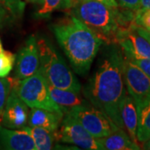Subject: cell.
I'll return each instance as SVG.
<instances>
[{
    "label": "cell",
    "instance_id": "6da1fadb",
    "mask_svg": "<svg viewBox=\"0 0 150 150\" xmlns=\"http://www.w3.org/2000/svg\"><path fill=\"white\" fill-rule=\"evenodd\" d=\"M103 54L83 94L93 106L106 113L119 129H124L119 111L127 93L123 79L124 55L116 43L107 44Z\"/></svg>",
    "mask_w": 150,
    "mask_h": 150
},
{
    "label": "cell",
    "instance_id": "7a4b0ae2",
    "mask_svg": "<svg viewBox=\"0 0 150 150\" xmlns=\"http://www.w3.org/2000/svg\"><path fill=\"white\" fill-rule=\"evenodd\" d=\"M75 73L86 74L103 44V40L73 14L50 26Z\"/></svg>",
    "mask_w": 150,
    "mask_h": 150
},
{
    "label": "cell",
    "instance_id": "3957f363",
    "mask_svg": "<svg viewBox=\"0 0 150 150\" xmlns=\"http://www.w3.org/2000/svg\"><path fill=\"white\" fill-rule=\"evenodd\" d=\"M69 13L90 28L106 44L116 43L117 33L123 28L120 7H109L96 0H74Z\"/></svg>",
    "mask_w": 150,
    "mask_h": 150
},
{
    "label": "cell",
    "instance_id": "277c9868",
    "mask_svg": "<svg viewBox=\"0 0 150 150\" xmlns=\"http://www.w3.org/2000/svg\"><path fill=\"white\" fill-rule=\"evenodd\" d=\"M39 52L38 71L48 84L61 89L80 93L81 84L53 44L47 39H37Z\"/></svg>",
    "mask_w": 150,
    "mask_h": 150
},
{
    "label": "cell",
    "instance_id": "5b68a950",
    "mask_svg": "<svg viewBox=\"0 0 150 150\" xmlns=\"http://www.w3.org/2000/svg\"><path fill=\"white\" fill-rule=\"evenodd\" d=\"M14 88L18 95L28 108H42L64 116L50 95L48 81L38 69L31 76L19 80Z\"/></svg>",
    "mask_w": 150,
    "mask_h": 150
},
{
    "label": "cell",
    "instance_id": "8992f818",
    "mask_svg": "<svg viewBox=\"0 0 150 150\" xmlns=\"http://www.w3.org/2000/svg\"><path fill=\"white\" fill-rule=\"evenodd\" d=\"M67 113L72 115L95 139L106 137L119 129L106 113L91 103L77 106Z\"/></svg>",
    "mask_w": 150,
    "mask_h": 150
},
{
    "label": "cell",
    "instance_id": "52a82bcc",
    "mask_svg": "<svg viewBox=\"0 0 150 150\" xmlns=\"http://www.w3.org/2000/svg\"><path fill=\"white\" fill-rule=\"evenodd\" d=\"M55 141L74 144L87 150H103L101 144L69 113H66L61 125L53 133Z\"/></svg>",
    "mask_w": 150,
    "mask_h": 150
},
{
    "label": "cell",
    "instance_id": "ba28073f",
    "mask_svg": "<svg viewBox=\"0 0 150 150\" xmlns=\"http://www.w3.org/2000/svg\"><path fill=\"white\" fill-rule=\"evenodd\" d=\"M116 44L128 59H150V42L139 33L134 23L118 31Z\"/></svg>",
    "mask_w": 150,
    "mask_h": 150
},
{
    "label": "cell",
    "instance_id": "9c48e42d",
    "mask_svg": "<svg viewBox=\"0 0 150 150\" xmlns=\"http://www.w3.org/2000/svg\"><path fill=\"white\" fill-rule=\"evenodd\" d=\"M29 111L28 105L17 93L14 87H12L3 110L2 126L11 129H22L28 123Z\"/></svg>",
    "mask_w": 150,
    "mask_h": 150
},
{
    "label": "cell",
    "instance_id": "30bf717a",
    "mask_svg": "<svg viewBox=\"0 0 150 150\" xmlns=\"http://www.w3.org/2000/svg\"><path fill=\"white\" fill-rule=\"evenodd\" d=\"M123 79L127 93L133 98L135 103L150 95V78L125 57L123 61Z\"/></svg>",
    "mask_w": 150,
    "mask_h": 150
},
{
    "label": "cell",
    "instance_id": "8fae6325",
    "mask_svg": "<svg viewBox=\"0 0 150 150\" xmlns=\"http://www.w3.org/2000/svg\"><path fill=\"white\" fill-rule=\"evenodd\" d=\"M17 79L23 80L37 72L39 67V52L37 38L31 35L19 50L15 59Z\"/></svg>",
    "mask_w": 150,
    "mask_h": 150
},
{
    "label": "cell",
    "instance_id": "7c38bea8",
    "mask_svg": "<svg viewBox=\"0 0 150 150\" xmlns=\"http://www.w3.org/2000/svg\"><path fill=\"white\" fill-rule=\"evenodd\" d=\"M0 144L8 150H37L32 137L23 129H11L0 125Z\"/></svg>",
    "mask_w": 150,
    "mask_h": 150
},
{
    "label": "cell",
    "instance_id": "4fadbf2b",
    "mask_svg": "<svg viewBox=\"0 0 150 150\" xmlns=\"http://www.w3.org/2000/svg\"><path fill=\"white\" fill-rule=\"evenodd\" d=\"M50 95L52 97L54 103L60 108L64 114L69 112L74 108L81 105L90 104L88 99H84L81 96L79 93L61 89L49 84Z\"/></svg>",
    "mask_w": 150,
    "mask_h": 150
},
{
    "label": "cell",
    "instance_id": "5bb4252c",
    "mask_svg": "<svg viewBox=\"0 0 150 150\" xmlns=\"http://www.w3.org/2000/svg\"><path fill=\"white\" fill-rule=\"evenodd\" d=\"M120 116L124 129L131 138V139L138 144L137 140V126H138V113L136 103L133 98L127 93L123 97L119 107Z\"/></svg>",
    "mask_w": 150,
    "mask_h": 150
},
{
    "label": "cell",
    "instance_id": "9a60e30c",
    "mask_svg": "<svg viewBox=\"0 0 150 150\" xmlns=\"http://www.w3.org/2000/svg\"><path fill=\"white\" fill-rule=\"evenodd\" d=\"M63 118L64 116L57 112L33 108L29 111L28 124L31 127H41L54 133L61 125Z\"/></svg>",
    "mask_w": 150,
    "mask_h": 150
},
{
    "label": "cell",
    "instance_id": "2e32d148",
    "mask_svg": "<svg viewBox=\"0 0 150 150\" xmlns=\"http://www.w3.org/2000/svg\"><path fill=\"white\" fill-rule=\"evenodd\" d=\"M103 150H139V144L131 139L124 129H118L115 132L103 137L97 139Z\"/></svg>",
    "mask_w": 150,
    "mask_h": 150
},
{
    "label": "cell",
    "instance_id": "e0dca14e",
    "mask_svg": "<svg viewBox=\"0 0 150 150\" xmlns=\"http://www.w3.org/2000/svg\"><path fill=\"white\" fill-rule=\"evenodd\" d=\"M138 113L137 140L144 143L150 139V95L136 103Z\"/></svg>",
    "mask_w": 150,
    "mask_h": 150
},
{
    "label": "cell",
    "instance_id": "ac0fdd59",
    "mask_svg": "<svg viewBox=\"0 0 150 150\" xmlns=\"http://www.w3.org/2000/svg\"><path fill=\"white\" fill-rule=\"evenodd\" d=\"M22 129L25 130L32 137L37 150H50L53 149L55 141L53 132L41 127H31L28 125Z\"/></svg>",
    "mask_w": 150,
    "mask_h": 150
},
{
    "label": "cell",
    "instance_id": "d6986e66",
    "mask_svg": "<svg viewBox=\"0 0 150 150\" xmlns=\"http://www.w3.org/2000/svg\"><path fill=\"white\" fill-rule=\"evenodd\" d=\"M74 4V0H41L38 4L36 16L48 18L54 11L70 10Z\"/></svg>",
    "mask_w": 150,
    "mask_h": 150
},
{
    "label": "cell",
    "instance_id": "ffe728a7",
    "mask_svg": "<svg viewBox=\"0 0 150 150\" xmlns=\"http://www.w3.org/2000/svg\"><path fill=\"white\" fill-rule=\"evenodd\" d=\"M16 55L4 50L0 53V78H5L10 74L15 64Z\"/></svg>",
    "mask_w": 150,
    "mask_h": 150
},
{
    "label": "cell",
    "instance_id": "44dd1931",
    "mask_svg": "<svg viewBox=\"0 0 150 150\" xmlns=\"http://www.w3.org/2000/svg\"><path fill=\"white\" fill-rule=\"evenodd\" d=\"M0 5L13 17H21L24 12L23 0H0Z\"/></svg>",
    "mask_w": 150,
    "mask_h": 150
},
{
    "label": "cell",
    "instance_id": "7402d4cb",
    "mask_svg": "<svg viewBox=\"0 0 150 150\" xmlns=\"http://www.w3.org/2000/svg\"><path fill=\"white\" fill-rule=\"evenodd\" d=\"M12 85L10 81L4 78H0V122L2 118L3 110L5 105L6 100L10 93Z\"/></svg>",
    "mask_w": 150,
    "mask_h": 150
},
{
    "label": "cell",
    "instance_id": "603a6c76",
    "mask_svg": "<svg viewBox=\"0 0 150 150\" xmlns=\"http://www.w3.org/2000/svg\"><path fill=\"white\" fill-rule=\"evenodd\" d=\"M118 7L136 11L139 9L141 0H115Z\"/></svg>",
    "mask_w": 150,
    "mask_h": 150
},
{
    "label": "cell",
    "instance_id": "cb8c5ba5",
    "mask_svg": "<svg viewBox=\"0 0 150 150\" xmlns=\"http://www.w3.org/2000/svg\"><path fill=\"white\" fill-rule=\"evenodd\" d=\"M129 60L137 65L145 74L150 78V59H134Z\"/></svg>",
    "mask_w": 150,
    "mask_h": 150
},
{
    "label": "cell",
    "instance_id": "d4e9b609",
    "mask_svg": "<svg viewBox=\"0 0 150 150\" xmlns=\"http://www.w3.org/2000/svg\"><path fill=\"white\" fill-rule=\"evenodd\" d=\"M136 24V23H135ZM136 28H137V30L139 31V33H141L144 37H145L150 42V32L149 31H148L146 28H144L143 27H140V26H139V25H137L136 24Z\"/></svg>",
    "mask_w": 150,
    "mask_h": 150
},
{
    "label": "cell",
    "instance_id": "484cf974",
    "mask_svg": "<svg viewBox=\"0 0 150 150\" xmlns=\"http://www.w3.org/2000/svg\"><path fill=\"white\" fill-rule=\"evenodd\" d=\"M96 1L101 2L103 4L109 6V7H118V4L116 3L115 0H96Z\"/></svg>",
    "mask_w": 150,
    "mask_h": 150
},
{
    "label": "cell",
    "instance_id": "4316f807",
    "mask_svg": "<svg viewBox=\"0 0 150 150\" xmlns=\"http://www.w3.org/2000/svg\"><path fill=\"white\" fill-rule=\"evenodd\" d=\"M150 8V0H141L139 9H147Z\"/></svg>",
    "mask_w": 150,
    "mask_h": 150
},
{
    "label": "cell",
    "instance_id": "83f0119b",
    "mask_svg": "<svg viewBox=\"0 0 150 150\" xmlns=\"http://www.w3.org/2000/svg\"><path fill=\"white\" fill-rule=\"evenodd\" d=\"M144 149L150 150V139H149L148 141H146V142L144 143Z\"/></svg>",
    "mask_w": 150,
    "mask_h": 150
},
{
    "label": "cell",
    "instance_id": "f1b7e54d",
    "mask_svg": "<svg viewBox=\"0 0 150 150\" xmlns=\"http://www.w3.org/2000/svg\"><path fill=\"white\" fill-rule=\"evenodd\" d=\"M26 2H28V3H32V4H38L40 3L41 0H25Z\"/></svg>",
    "mask_w": 150,
    "mask_h": 150
},
{
    "label": "cell",
    "instance_id": "f546056e",
    "mask_svg": "<svg viewBox=\"0 0 150 150\" xmlns=\"http://www.w3.org/2000/svg\"><path fill=\"white\" fill-rule=\"evenodd\" d=\"M4 51V48H3V45H2V43H1V39H0V53Z\"/></svg>",
    "mask_w": 150,
    "mask_h": 150
},
{
    "label": "cell",
    "instance_id": "4dcf8cb0",
    "mask_svg": "<svg viewBox=\"0 0 150 150\" xmlns=\"http://www.w3.org/2000/svg\"><path fill=\"white\" fill-rule=\"evenodd\" d=\"M147 30H148V31H149V32H150V28H149V29H147Z\"/></svg>",
    "mask_w": 150,
    "mask_h": 150
}]
</instances>
